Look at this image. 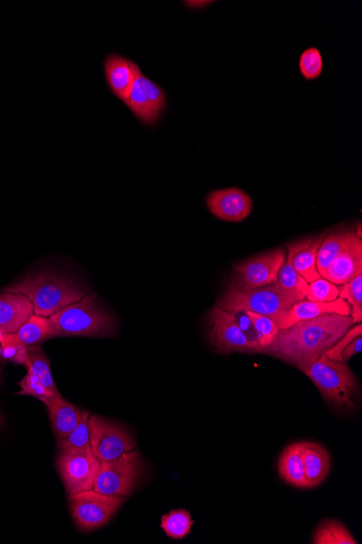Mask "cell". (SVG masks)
I'll list each match as a JSON object with an SVG mask.
<instances>
[{"label": "cell", "instance_id": "1", "mask_svg": "<svg viewBox=\"0 0 362 544\" xmlns=\"http://www.w3.org/2000/svg\"><path fill=\"white\" fill-rule=\"evenodd\" d=\"M354 325L350 315L325 314L300 321L280 330L269 346L256 352L274 355L300 370L316 362Z\"/></svg>", "mask_w": 362, "mask_h": 544}, {"label": "cell", "instance_id": "2", "mask_svg": "<svg viewBox=\"0 0 362 544\" xmlns=\"http://www.w3.org/2000/svg\"><path fill=\"white\" fill-rule=\"evenodd\" d=\"M4 292L25 296L32 302L34 313L44 318H50L87 295L75 281L53 272L25 277Z\"/></svg>", "mask_w": 362, "mask_h": 544}, {"label": "cell", "instance_id": "3", "mask_svg": "<svg viewBox=\"0 0 362 544\" xmlns=\"http://www.w3.org/2000/svg\"><path fill=\"white\" fill-rule=\"evenodd\" d=\"M54 337H111L118 331V321L98 304L96 296L87 295L50 316Z\"/></svg>", "mask_w": 362, "mask_h": 544}, {"label": "cell", "instance_id": "4", "mask_svg": "<svg viewBox=\"0 0 362 544\" xmlns=\"http://www.w3.org/2000/svg\"><path fill=\"white\" fill-rule=\"evenodd\" d=\"M304 299L298 292L282 290L276 282L254 290H242L230 285L220 300L219 307L232 314L249 311L269 316L276 323L294 303Z\"/></svg>", "mask_w": 362, "mask_h": 544}, {"label": "cell", "instance_id": "5", "mask_svg": "<svg viewBox=\"0 0 362 544\" xmlns=\"http://www.w3.org/2000/svg\"><path fill=\"white\" fill-rule=\"evenodd\" d=\"M300 371L318 388L328 403L344 409L356 407L353 398L358 384L347 362H339L322 355L316 362Z\"/></svg>", "mask_w": 362, "mask_h": 544}, {"label": "cell", "instance_id": "6", "mask_svg": "<svg viewBox=\"0 0 362 544\" xmlns=\"http://www.w3.org/2000/svg\"><path fill=\"white\" fill-rule=\"evenodd\" d=\"M100 464L92 448L59 449L57 468L68 495L93 490Z\"/></svg>", "mask_w": 362, "mask_h": 544}, {"label": "cell", "instance_id": "7", "mask_svg": "<svg viewBox=\"0 0 362 544\" xmlns=\"http://www.w3.org/2000/svg\"><path fill=\"white\" fill-rule=\"evenodd\" d=\"M125 498L86 490L69 496L72 516L82 531L89 532L107 525L118 512Z\"/></svg>", "mask_w": 362, "mask_h": 544}, {"label": "cell", "instance_id": "8", "mask_svg": "<svg viewBox=\"0 0 362 544\" xmlns=\"http://www.w3.org/2000/svg\"><path fill=\"white\" fill-rule=\"evenodd\" d=\"M141 468V453L137 450L109 462H102L93 490L103 495L126 498L135 490Z\"/></svg>", "mask_w": 362, "mask_h": 544}, {"label": "cell", "instance_id": "9", "mask_svg": "<svg viewBox=\"0 0 362 544\" xmlns=\"http://www.w3.org/2000/svg\"><path fill=\"white\" fill-rule=\"evenodd\" d=\"M133 85L127 104L131 113L143 125H157L166 109V94L161 86L142 74L141 66L132 61Z\"/></svg>", "mask_w": 362, "mask_h": 544}, {"label": "cell", "instance_id": "10", "mask_svg": "<svg viewBox=\"0 0 362 544\" xmlns=\"http://www.w3.org/2000/svg\"><path fill=\"white\" fill-rule=\"evenodd\" d=\"M91 448L100 462H109L133 451L136 442L130 432L113 421L92 415L89 418Z\"/></svg>", "mask_w": 362, "mask_h": 544}, {"label": "cell", "instance_id": "11", "mask_svg": "<svg viewBox=\"0 0 362 544\" xmlns=\"http://www.w3.org/2000/svg\"><path fill=\"white\" fill-rule=\"evenodd\" d=\"M286 257V250L278 248L235 265L230 285L242 290H254L274 284Z\"/></svg>", "mask_w": 362, "mask_h": 544}, {"label": "cell", "instance_id": "12", "mask_svg": "<svg viewBox=\"0 0 362 544\" xmlns=\"http://www.w3.org/2000/svg\"><path fill=\"white\" fill-rule=\"evenodd\" d=\"M210 336L217 351L221 353L231 352H256V347L245 337L240 326L238 324L236 314L227 312L216 305L210 313Z\"/></svg>", "mask_w": 362, "mask_h": 544}, {"label": "cell", "instance_id": "13", "mask_svg": "<svg viewBox=\"0 0 362 544\" xmlns=\"http://www.w3.org/2000/svg\"><path fill=\"white\" fill-rule=\"evenodd\" d=\"M206 204L217 219L235 223L247 219L253 210L252 199L239 188H226L210 193Z\"/></svg>", "mask_w": 362, "mask_h": 544}, {"label": "cell", "instance_id": "14", "mask_svg": "<svg viewBox=\"0 0 362 544\" xmlns=\"http://www.w3.org/2000/svg\"><path fill=\"white\" fill-rule=\"evenodd\" d=\"M362 273V241L357 232L353 231L347 245L332 261L321 277L338 286L347 284Z\"/></svg>", "mask_w": 362, "mask_h": 544}, {"label": "cell", "instance_id": "15", "mask_svg": "<svg viewBox=\"0 0 362 544\" xmlns=\"http://www.w3.org/2000/svg\"><path fill=\"white\" fill-rule=\"evenodd\" d=\"M325 314L350 315V305L338 298L330 302H315L300 300L294 303L279 320L276 321L279 330L287 329L298 321L318 318Z\"/></svg>", "mask_w": 362, "mask_h": 544}, {"label": "cell", "instance_id": "16", "mask_svg": "<svg viewBox=\"0 0 362 544\" xmlns=\"http://www.w3.org/2000/svg\"><path fill=\"white\" fill-rule=\"evenodd\" d=\"M132 61L116 53L107 54L103 61V74L109 90L122 103L130 97L135 79Z\"/></svg>", "mask_w": 362, "mask_h": 544}, {"label": "cell", "instance_id": "17", "mask_svg": "<svg viewBox=\"0 0 362 544\" xmlns=\"http://www.w3.org/2000/svg\"><path fill=\"white\" fill-rule=\"evenodd\" d=\"M33 314L34 308L25 296L7 292L0 293V331L4 335L15 334Z\"/></svg>", "mask_w": 362, "mask_h": 544}, {"label": "cell", "instance_id": "18", "mask_svg": "<svg viewBox=\"0 0 362 544\" xmlns=\"http://www.w3.org/2000/svg\"><path fill=\"white\" fill-rule=\"evenodd\" d=\"M44 404L48 410L50 424H52L55 440H63L80 423L82 410L77 409L74 404L66 401L64 397L50 399Z\"/></svg>", "mask_w": 362, "mask_h": 544}, {"label": "cell", "instance_id": "19", "mask_svg": "<svg viewBox=\"0 0 362 544\" xmlns=\"http://www.w3.org/2000/svg\"><path fill=\"white\" fill-rule=\"evenodd\" d=\"M302 458L309 487L319 486L330 471V454L318 443L303 442Z\"/></svg>", "mask_w": 362, "mask_h": 544}, {"label": "cell", "instance_id": "20", "mask_svg": "<svg viewBox=\"0 0 362 544\" xmlns=\"http://www.w3.org/2000/svg\"><path fill=\"white\" fill-rule=\"evenodd\" d=\"M313 238L302 240L289 243L286 261L278 274L276 284L284 291L294 292L299 293L306 298V293L308 290V282L300 276L293 265V259L300 250L308 245Z\"/></svg>", "mask_w": 362, "mask_h": 544}, {"label": "cell", "instance_id": "21", "mask_svg": "<svg viewBox=\"0 0 362 544\" xmlns=\"http://www.w3.org/2000/svg\"><path fill=\"white\" fill-rule=\"evenodd\" d=\"M303 442L292 443L283 450L279 460V475L289 485L310 488L306 479L302 458Z\"/></svg>", "mask_w": 362, "mask_h": 544}, {"label": "cell", "instance_id": "22", "mask_svg": "<svg viewBox=\"0 0 362 544\" xmlns=\"http://www.w3.org/2000/svg\"><path fill=\"white\" fill-rule=\"evenodd\" d=\"M15 336L26 347L41 345L44 341L54 338L53 321L50 318L34 313L20 327Z\"/></svg>", "mask_w": 362, "mask_h": 544}, {"label": "cell", "instance_id": "23", "mask_svg": "<svg viewBox=\"0 0 362 544\" xmlns=\"http://www.w3.org/2000/svg\"><path fill=\"white\" fill-rule=\"evenodd\" d=\"M25 368L29 373L34 375L42 385L55 397H63L55 385L52 370H50L49 360L43 349L38 346L27 349V359Z\"/></svg>", "mask_w": 362, "mask_h": 544}, {"label": "cell", "instance_id": "24", "mask_svg": "<svg viewBox=\"0 0 362 544\" xmlns=\"http://www.w3.org/2000/svg\"><path fill=\"white\" fill-rule=\"evenodd\" d=\"M353 231H336L330 235L323 238L321 245L317 252V270L320 276L325 274V272L332 263V261L337 258V255L341 252V250L347 245Z\"/></svg>", "mask_w": 362, "mask_h": 544}, {"label": "cell", "instance_id": "25", "mask_svg": "<svg viewBox=\"0 0 362 544\" xmlns=\"http://www.w3.org/2000/svg\"><path fill=\"white\" fill-rule=\"evenodd\" d=\"M323 238L325 236L313 238L308 246L295 254L293 259L295 270L308 284L321 277L318 270H317L316 261L317 252H318Z\"/></svg>", "mask_w": 362, "mask_h": 544}, {"label": "cell", "instance_id": "26", "mask_svg": "<svg viewBox=\"0 0 362 544\" xmlns=\"http://www.w3.org/2000/svg\"><path fill=\"white\" fill-rule=\"evenodd\" d=\"M193 526L191 514L187 509L171 510L163 515L161 521V529L171 539L181 540L191 534Z\"/></svg>", "mask_w": 362, "mask_h": 544}, {"label": "cell", "instance_id": "27", "mask_svg": "<svg viewBox=\"0 0 362 544\" xmlns=\"http://www.w3.org/2000/svg\"><path fill=\"white\" fill-rule=\"evenodd\" d=\"M314 544H357L343 524L336 520L323 521L316 529Z\"/></svg>", "mask_w": 362, "mask_h": 544}, {"label": "cell", "instance_id": "28", "mask_svg": "<svg viewBox=\"0 0 362 544\" xmlns=\"http://www.w3.org/2000/svg\"><path fill=\"white\" fill-rule=\"evenodd\" d=\"M350 305V318L355 324L362 321V273L342 285L339 297Z\"/></svg>", "mask_w": 362, "mask_h": 544}, {"label": "cell", "instance_id": "29", "mask_svg": "<svg viewBox=\"0 0 362 544\" xmlns=\"http://www.w3.org/2000/svg\"><path fill=\"white\" fill-rule=\"evenodd\" d=\"M89 418L91 413L88 410H82L80 423L75 429L63 440H57L58 449L65 448H91V429H89Z\"/></svg>", "mask_w": 362, "mask_h": 544}, {"label": "cell", "instance_id": "30", "mask_svg": "<svg viewBox=\"0 0 362 544\" xmlns=\"http://www.w3.org/2000/svg\"><path fill=\"white\" fill-rule=\"evenodd\" d=\"M27 349L16 340L15 334H5L0 338V360L9 361L15 364L24 365L27 359Z\"/></svg>", "mask_w": 362, "mask_h": 544}, {"label": "cell", "instance_id": "31", "mask_svg": "<svg viewBox=\"0 0 362 544\" xmlns=\"http://www.w3.org/2000/svg\"><path fill=\"white\" fill-rule=\"evenodd\" d=\"M245 314L252 321L256 334L259 337V347L269 346L274 341L278 332H279V327L269 316L249 312V311H245Z\"/></svg>", "mask_w": 362, "mask_h": 544}, {"label": "cell", "instance_id": "32", "mask_svg": "<svg viewBox=\"0 0 362 544\" xmlns=\"http://www.w3.org/2000/svg\"><path fill=\"white\" fill-rule=\"evenodd\" d=\"M341 288L323 277L308 284L306 300L315 302H330L338 299Z\"/></svg>", "mask_w": 362, "mask_h": 544}, {"label": "cell", "instance_id": "33", "mask_svg": "<svg viewBox=\"0 0 362 544\" xmlns=\"http://www.w3.org/2000/svg\"><path fill=\"white\" fill-rule=\"evenodd\" d=\"M300 74L308 80H315L319 77L323 70V60L321 54L317 48H309L300 55Z\"/></svg>", "mask_w": 362, "mask_h": 544}, {"label": "cell", "instance_id": "34", "mask_svg": "<svg viewBox=\"0 0 362 544\" xmlns=\"http://www.w3.org/2000/svg\"><path fill=\"white\" fill-rule=\"evenodd\" d=\"M19 386L21 387V391L16 393V395L34 397L43 403H46L50 399L58 398L47 391L42 385V382L34 375L29 373V371H27L24 379L19 382Z\"/></svg>", "mask_w": 362, "mask_h": 544}, {"label": "cell", "instance_id": "35", "mask_svg": "<svg viewBox=\"0 0 362 544\" xmlns=\"http://www.w3.org/2000/svg\"><path fill=\"white\" fill-rule=\"evenodd\" d=\"M362 336V326L361 324L356 325L353 329H350L347 334H345L342 338H339L338 341L326 351L325 357L334 360L339 361V362H343L342 353L350 342H352L355 338Z\"/></svg>", "mask_w": 362, "mask_h": 544}, {"label": "cell", "instance_id": "36", "mask_svg": "<svg viewBox=\"0 0 362 544\" xmlns=\"http://www.w3.org/2000/svg\"><path fill=\"white\" fill-rule=\"evenodd\" d=\"M239 313H241V315L239 316V318H237V316H236L238 324H239V326H240V329L243 331V334L245 335V337L248 338V341L250 343H253V345L256 347V351H258V350L260 347H259V337H258V334H256V331L254 329L252 321H250V320L249 319V316L247 314H245V312H239Z\"/></svg>", "mask_w": 362, "mask_h": 544}, {"label": "cell", "instance_id": "37", "mask_svg": "<svg viewBox=\"0 0 362 544\" xmlns=\"http://www.w3.org/2000/svg\"><path fill=\"white\" fill-rule=\"evenodd\" d=\"M362 350V337L359 336L355 338V340L349 343V345L345 348L342 353L343 362H348L350 359L355 357L356 354L361 352Z\"/></svg>", "mask_w": 362, "mask_h": 544}, {"label": "cell", "instance_id": "38", "mask_svg": "<svg viewBox=\"0 0 362 544\" xmlns=\"http://www.w3.org/2000/svg\"><path fill=\"white\" fill-rule=\"evenodd\" d=\"M186 5H191V7H202V5H209V2H185Z\"/></svg>", "mask_w": 362, "mask_h": 544}, {"label": "cell", "instance_id": "39", "mask_svg": "<svg viewBox=\"0 0 362 544\" xmlns=\"http://www.w3.org/2000/svg\"><path fill=\"white\" fill-rule=\"evenodd\" d=\"M5 420L4 418L2 410H0V429H2V427L5 425Z\"/></svg>", "mask_w": 362, "mask_h": 544}, {"label": "cell", "instance_id": "40", "mask_svg": "<svg viewBox=\"0 0 362 544\" xmlns=\"http://www.w3.org/2000/svg\"><path fill=\"white\" fill-rule=\"evenodd\" d=\"M0 362H2V360H0Z\"/></svg>", "mask_w": 362, "mask_h": 544}]
</instances>
